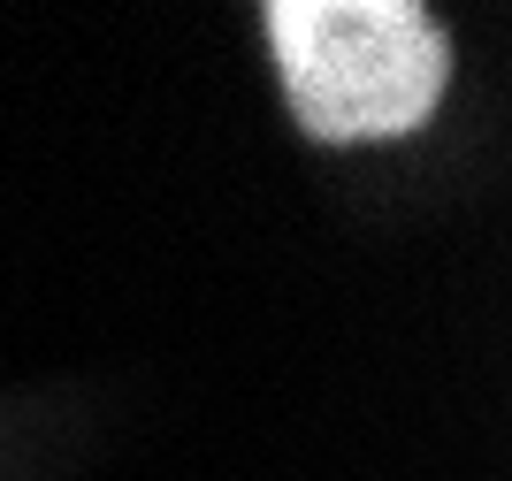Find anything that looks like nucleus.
Instances as JSON below:
<instances>
[{"label": "nucleus", "instance_id": "1", "mask_svg": "<svg viewBox=\"0 0 512 481\" xmlns=\"http://www.w3.org/2000/svg\"><path fill=\"white\" fill-rule=\"evenodd\" d=\"M268 46L291 115L321 146L406 138L436 115L451 77V39L421 0H276Z\"/></svg>", "mask_w": 512, "mask_h": 481}]
</instances>
